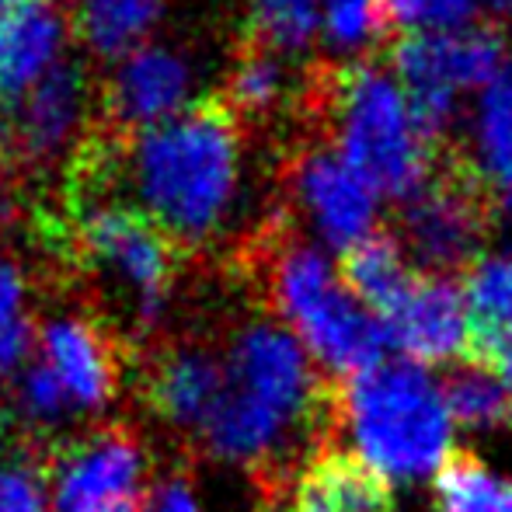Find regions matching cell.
I'll return each instance as SVG.
<instances>
[{
  "instance_id": "cell-1",
  "label": "cell",
  "mask_w": 512,
  "mask_h": 512,
  "mask_svg": "<svg viewBox=\"0 0 512 512\" xmlns=\"http://www.w3.org/2000/svg\"><path fill=\"white\" fill-rule=\"evenodd\" d=\"M338 432V394L279 321H248L223 352V391L199 432L227 467H286Z\"/></svg>"
},
{
  "instance_id": "cell-2",
  "label": "cell",
  "mask_w": 512,
  "mask_h": 512,
  "mask_svg": "<svg viewBox=\"0 0 512 512\" xmlns=\"http://www.w3.org/2000/svg\"><path fill=\"white\" fill-rule=\"evenodd\" d=\"M126 164L136 209L168 241H213L241 192V133L234 112L216 102L192 105L136 133Z\"/></svg>"
},
{
  "instance_id": "cell-3",
  "label": "cell",
  "mask_w": 512,
  "mask_h": 512,
  "mask_svg": "<svg viewBox=\"0 0 512 512\" xmlns=\"http://www.w3.org/2000/svg\"><path fill=\"white\" fill-rule=\"evenodd\" d=\"M338 432L377 478L422 481L450 460L453 415L443 387L408 359L377 363L338 391Z\"/></svg>"
},
{
  "instance_id": "cell-4",
  "label": "cell",
  "mask_w": 512,
  "mask_h": 512,
  "mask_svg": "<svg viewBox=\"0 0 512 512\" xmlns=\"http://www.w3.org/2000/svg\"><path fill=\"white\" fill-rule=\"evenodd\" d=\"M331 147L380 199L408 203L436 175V140L425 133L405 88L377 63H349L324 77Z\"/></svg>"
},
{
  "instance_id": "cell-5",
  "label": "cell",
  "mask_w": 512,
  "mask_h": 512,
  "mask_svg": "<svg viewBox=\"0 0 512 512\" xmlns=\"http://www.w3.org/2000/svg\"><path fill=\"white\" fill-rule=\"evenodd\" d=\"M265 286L276 321L310 352L331 377H359L384 356V328L321 248L279 241L265 265Z\"/></svg>"
},
{
  "instance_id": "cell-6",
  "label": "cell",
  "mask_w": 512,
  "mask_h": 512,
  "mask_svg": "<svg viewBox=\"0 0 512 512\" xmlns=\"http://www.w3.org/2000/svg\"><path fill=\"white\" fill-rule=\"evenodd\" d=\"M506 67V39L492 25L405 35L394 46V77L432 140L450 129L467 95H481Z\"/></svg>"
},
{
  "instance_id": "cell-7",
  "label": "cell",
  "mask_w": 512,
  "mask_h": 512,
  "mask_svg": "<svg viewBox=\"0 0 512 512\" xmlns=\"http://www.w3.org/2000/svg\"><path fill=\"white\" fill-rule=\"evenodd\" d=\"M77 244L88 265L122 293L140 328L164 321L175 279L171 241L136 206L95 203L77 220Z\"/></svg>"
},
{
  "instance_id": "cell-8",
  "label": "cell",
  "mask_w": 512,
  "mask_h": 512,
  "mask_svg": "<svg viewBox=\"0 0 512 512\" xmlns=\"http://www.w3.org/2000/svg\"><path fill=\"white\" fill-rule=\"evenodd\" d=\"M150 457L126 429H98L63 446L49 471L53 512H143Z\"/></svg>"
},
{
  "instance_id": "cell-9",
  "label": "cell",
  "mask_w": 512,
  "mask_h": 512,
  "mask_svg": "<svg viewBox=\"0 0 512 512\" xmlns=\"http://www.w3.org/2000/svg\"><path fill=\"white\" fill-rule=\"evenodd\" d=\"M401 248L429 276L471 269L481 262L492 209L460 168L432 175L418 196L401 203Z\"/></svg>"
},
{
  "instance_id": "cell-10",
  "label": "cell",
  "mask_w": 512,
  "mask_h": 512,
  "mask_svg": "<svg viewBox=\"0 0 512 512\" xmlns=\"http://www.w3.org/2000/svg\"><path fill=\"white\" fill-rule=\"evenodd\" d=\"M293 203L321 244L352 251L377 234L380 196L335 147H307L290 171Z\"/></svg>"
},
{
  "instance_id": "cell-11",
  "label": "cell",
  "mask_w": 512,
  "mask_h": 512,
  "mask_svg": "<svg viewBox=\"0 0 512 512\" xmlns=\"http://www.w3.org/2000/svg\"><path fill=\"white\" fill-rule=\"evenodd\" d=\"M377 321L387 345H394L415 366L471 356V317L464 290L446 276L418 272Z\"/></svg>"
},
{
  "instance_id": "cell-12",
  "label": "cell",
  "mask_w": 512,
  "mask_h": 512,
  "mask_svg": "<svg viewBox=\"0 0 512 512\" xmlns=\"http://www.w3.org/2000/svg\"><path fill=\"white\" fill-rule=\"evenodd\" d=\"M35 363L67 394L74 415H98L112 405L119 387L112 345L95 321L81 314H53L35 331Z\"/></svg>"
},
{
  "instance_id": "cell-13",
  "label": "cell",
  "mask_w": 512,
  "mask_h": 512,
  "mask_svg": "<svg viewBox=\"0 0 512 512\" xmlns=\"http://www.w3.org/2000/svg\"><path fill=\"white\" fill-rule=\"evenodd\" d=\"M192 88H196V74L178 49L140 46L119 60L108 81L105 105L119 126L143 133L189 112Z\"/></svg>"
},
{
  "instance_id": "cell-14",
  "label": "cell",
  "mask_w": 512,
  "mask_h": 512,
  "mask_svg": "<svg viewBox=\"0 0 512 512\" xmlns=\"http://www.w3.org/2000/svg\"><path fill=\"white\" fill-rule=\"evenodd\" d=\"M88 112V81L84 70L63 60L35 88H28L11 108V143L28 161H49L77 136Z\"/></svg>"
},
{
  "instance_id": "cell-15",
  "label": "cell",
  "mask_w": 512,
  "mask_h": 512,
  "mask_svg": "<svg viewBox=\"0 0 512 512\" xmlns=\"http://www.w3.org/2000/svg\"><path fill=\"white\" fill-rule=\"evenodd\" d=\"M460 171L492 213L512 216V63L474 102Z\"/></svg>"
},
{
  "instance_id": "cell-16",
  "label": "cell",
  "mask_w": 512,
  "mask_h": 512,
  "mask_svg": "<svg viewBox=\"0 0 512 512\" xmlns=\"http://www.w3.org/2000/svg\"><path fill=\"white\" fill-rule=\"evenodd\" d=\"M223 391V356L206 345H175L157 356L147 377V398L178 432H203Z\"/></svg>"
},
{
  "instance_id": "cell-17",
  "label": "cell",
  "mask_w": 512,
  "mask_h": 512,
  "mask_svg": "<svg viewBox=\"0 0 512 512\" xmlns=\"http://www.w3.org/2000/svg\"><path fill=\"white\" fill-rule=\"evenodd\" d=\"M67 46V18L53 4H28L7 11L4 60H0V98L11 108L28 88L63 63Z\"/></svg>"
},
{
  "instance_id": "cell-18",
  "label": "cell",
  "mask_w": 512,
  "mask_h": 512,
  "mask_svg": "<svg viewBox=\"0 0 512 512\" xmlns=\"http://www.w3.org/2000/svg\"><path fill=\"white\" fill-rule=\"evenodd\" d=\"M290 512H394V495L352 453H321L293 481Z\"/></svg>"
},
{
  "instance_id": "cell-19",
  "label": "cell",
  "mask_w": 512,
  "mask_h": 512,
  "mask_svg": "<svg viewBox=\"0 0 512 512\" xmlns=\"http://www.w3.org/2000/svg\"><path fill=\"white\" fill-rule=\"evenodd\" d=\"M464 304L471 317V356L488 363L512 335V255H488L467 269Z\"/></svg>"
},
{
  "instance_id": "cell-20",
  "label": "cell",
  "mask_w": 512,
  "mask_h": 512,
  "mask_svg": "<svg viewBox=\"0 0 512 512\" xmlns=\"http://www.w3.org/2000/svg\"><path fill=\"white\" fill-rule=\"evenodd\" d=\"M342 279L352 290V297L370 310L373 317H380L408 290L415 272H411V258L405 255L398 237L380 234L377 230V234L366 237L363 244L345 251Z\"/></svg>"
},
{
  "instance_id": "cell-21",
  "label": "cell",
  "mask_w": 512,
  "mask_h": 512,
  "mask_svg": "<svg viewBox=\"0 0 512 512\" xmlns=\"http://www.w3.org/2000/svg\"><path fill=\"white\" fill-rule=\"evenodd\" d=\"M164 14V0H81L77 35L95 56L122 60L147 46V35Z\"/></svg>"
},
{
  "instance_id": "cell-22",
  "label": "cell",
  "mask_w": 512,
  "mask_h": 512,
  "mask_svg": "<svg viewBox=\"0 0 512 512\" xmlns=\"http://www.w3.org/2000/svg\"><path fill=\"white\" fill-rule=\"evenodd\" d=\"M443 398L453 422L464 429H506L512 425V387L495 366L464 359L443 380Z\"/></svg>"
},
{
  "instance_id": "cell-23",
  "label": "cell",
  "mask_w": 512,
  "mask_h": 512,
  "mask_svg": "<svg viewBox=\"0 0 512 512\" xmlns=\"http://www.w3.org/2000/svg\"><path fill=\"white\" fill-rule=\"evenodd\" d=\"M439 512H512V481L471 453L450 457L436 474Z\"/></svg>"
},
{
  "instance_id": "cell-24",
  "label": "cell",
  "mask_w": 512,
  "mask_h": 512,
  "mask_svg": "<svg viewBox=\"0 0 512 512\" xmlns=\"http://www.w3.org/2000/svg\"><path fill=\"white\" fill-rule=\"evenodd\" d=\"M286 84H290L286 56L272 53V49L255 42V46L237 56L234 70H230L227 108L241 115H269L272 108L283 102Z\"/></svg>"
},
{
  "instance_id": "cell-25",
  "label": "cell",
  "mask_w": 512,
  "mask_h": 512,
  "mask_svg": "<svg viewBox=\"0 0 512 512\" xmlns=\"http://www.w3.org/2000/svg\"><path fill=\"white\" fill-rule=\"evenodd\" d=\"M251 25L258 46L297 56L321 35V0H251Z\"/></svg>"
},
{
  "instance_id": "cell-26",
  "label": "cell",
  "mask_w": 512,
  "mask_h": 512,
  "mask_svg": "<svg viewBox=\"0 0 512 512\" xmlns=\"http://www.w3.org/2000/svg\"><path fill=\"white\" fill-rule=\"evenodd\" d=\"M25 297L21 269L7 255H0V377L21 373L35 352V328Z\"/></svg>"
},
{
  "instance_id": "cell-27",
  "label": "cell",
  "mask_w": 512,
  "mask_h": 512,
  "mask_svg": "<svg viewBox=\"0 0 512 512\" xmlns=\"http://www.w3.org/2000/svg\"><path fill=\"white\" fill-rule=\"evenodd\" d=\"M384 0H321V39L331 53H366L384 35Z\"/></svg>"
},
{
  "instance_id": "cell-28",
  "label": "cell",
  "mask_w": 512,
  "mask_h": 512,
  "mask_svg": "<svg viewBox=\"0 0 512 512\" xmlns=\"http://www.w3.org/2000/svg\"><path fill=\"white\" fill-rule=\"evenodd\" d=\"M11 398H14V415L32 432H56L74 418V408H70L67 394L49 377L46 366L35 363V359L18 373Z\"/></svg>"
},
{
  "instance_id": "cell-29",
  "label": "cell",
  "mask_w": 512,
  "mask_h": 512,
  "mask_svg": "<svg viewBox=\"0 0 512 512\" xmlns=\"http://www.w3.org/2000/svg\"><path fill=\"white\" fill-rule=\"evenodd\" d=\"M481 0H384L387 25L401 28L405 35L453 32L474 25Z\"/></svg>"
},
{
  "instance_id": "cell-30",
  "label": "cell",
  "mask_w": 512,
  "mask_h": 512,
  "mask_svg": "<svg viewBox=\"0 0 512 512\" xmlns=\"http://www.w3.org/2000/svg\"><path fill=\"white\" fill-rule=\"evenodd\" d=\"M0 512H53L49 478L25 453L0 450Z\"/></svg>"
},
{
  "instance_id": "cell-31",
  "label": "cell",
  "mask_w": 512,
  "mask_h": 512,
  "mask_svg": "<svg viewBox=\"0 0 512 512\" xmlns=\"http://www.w3.org/2000/svg\"><path fill=\"white\" fill-rule=\"evenodd\" d=\"M143 512H206L203 509V495L196 492L185 474H171V478L157 481L150 488V499Z\"/></svg>"
},
{
  "instance_id": "cell-32",
  "label": "cell",
  "mask_w": 512,
  "mask_h": 512,
  "mask_svg": "<svg viewBox=\"0 0 512 512\" xmlns=\"http://www.w3.org/2000/svg\"><path fill=\"white\" fill-rule=\"evenodd\" d=\"M488 366H495V370L506 377V384L512 387V335L506 338V342L499 345V349L492 352V359H488Z\"/></svg>"
},
{
  "instance_id": "cell-33",
  "label": "cell",
  "mask_w": 512,
  "mask_h": 512,
  "mask_svg": "<svg viewBox=\"0 0 512 512\" xmlns=\"http://www.w3.org/2000/svg\"><path fill=\"white\" fill-rule=\"evenodd\" d=\"M7 216H11V192L0 182V223H7Z\"/></svg>"
},
{
  "instance_id": "cell-34",
  "label": "cell",
  "mask_w": 512,
  "mask_h": 512,
  "mask_svg": "<svg viewBox=\"0 0 512 512\" xmlns=\"http://www.w3.org/2000/svg\"><path fill=\"white\" fill-rule=\"evenodd\" d=\"M4 25H7V11L0 7V60H4ZM0 112H4V98H0Z\"/></svg>"
},
{
  "instance_id": "cell-35",
  "label": "cell",
  "mask_w": 512,
  "mask_h": 512,
  "mask_svg": "<svg viewBox=\"0 0 512 512\" xmlns=\"http://www.w3.org/2000/svg\"><path fill=\"white\" fill-rule=\"evenodd\" d=\"M28 4H42V0H0L4 11H18V7H28Z\"/></svg>"
},
{
  "instance_id": "cell-36",
  "label": "cell",
  "mask_w": 512,
  "mask_h": 512,
  "mask_svg": "<svg viewBox=\"0 0 512 512\" xmlns=\"http://www.w3.org/2000/svg\"><path fill=\"white\" fill-rule=\"evenodd\" d=\"M488 4H492L495 11H512V0H488Z\"/></svg>"
}]
</instances>
